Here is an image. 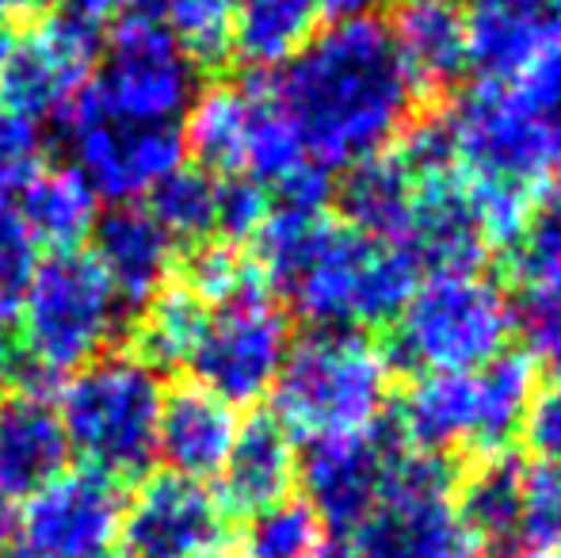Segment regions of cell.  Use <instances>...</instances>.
<instances>
[{
  "label": "cell",
  "mask_w": 561,
  "mask_h": 558,
  "mask_svg": "<svg viewBox=\"0 0 561 558\" xmlns=\"http://www.w3.org/2000/svg\"><path fill=\"white\" fill-rule=\"evenodd\" d=\"M272 84L302 135L306 157L325 172L390 153L421 112V96L378 15L333 20Z\"/></svg>",
  "instance_id": "6da1fadb"
},
{
  "label": "cell",
  "mask_w": 561,
  "mask_h": 558,
  "mask_svg": "<svg viewBox=\"0 0 561 558\" xmlns=\"http://www.w3.org/2000/svg\"><path fill=\"white\" fill-rule=\"evenodd\" d=\"M393 367L359 329H313L290 344L272 387V418L295 440L355 436L378 429L390 406Z\"/></svg>",
  "instance_id": "7a4b0ae2"
},
{
  "label": "cell",
  "mask_w": 561,
  "mask_h": 558,
  "mask_svg": "<svg viewBox=\"0 0 561 558\" xmlns=\"http://www.w3.org/2000/svg\"><path fill=\"white\" fill-rule=\"evenodd\" d=\"M516 337L512 291L489 272H432L390 321L386 360L393 372H478Z\"/></svg>",
  "instance_id": "3957f363"
},
{
  "label": "cell",
  "mask_w": 561,
  "mask_h": 558,
  "mask_svg": "<svg viewBox=\"0 0 561 558\" xmlns=\"http://www.w3.org/2000/svg\"><path fill=\"white\" fill-rule=\"evenodd\" d=\"M164 387L161 375L130 352H104L69 375L54 406L66 452L84 470L123 482L138 478L157 455Z\"/></svg>",
  "instance_id": "277c9868"
},
{
  "label": "cell",
  "mask_w": 561,
  "mask_h": 558,
  "mask_svg": "<svg viewBox=\"0 0 561 558\" xmlns=\"http://www.w3.org/2000/svg\"><path fill=\"white\" fill-rule=\"evenodd\" d=\"M123 298L115 283L84 249L46 253L35 261L15 306L20 356L35 375H73L112 352L123 329Z\"/></svg>",
  "instance_id": "5b68a950"
},
{
  "label": "cell",
  "mask_w": 561,
  "mask_h": 558,
  "mask_svg": "<svg viewBox=\"0 0 561 558\" xmlns=\"http://www.w3.org/2000/svg\"><path fill=\"white\" fill-rule=\"evenodd\" d=\"M421 269L401 246L367 241L340 218L325 230L321 246L287 280L279 295L313 329H375L390 326L421 283Z\"/></svg>",
  "instance_id": "8992f818"
},
{
  "label": "cell",
  "mask_w": 561,
  "mask_h": 558,
  "mask_svg": "<svg viewBox=\"0 0 561 558\" xmlns=\"http://www.w3.org/2000/svg\"><path fill=\"white\" fill-rule=\"evenodd\" d=\"M352 544L363 558H478L481 544L455 509L450 459L413 452L398 440L382 501Z\"/></svg>",
  "instance_id": "52a82bcc"
},
{
  "label": "cell",
  "mask_w": 561,
  "mask_h": 558,
  "mask_svg": "<svg viewBox=\"0 0 561 558\" xmlns=\"http://www.w3.org/2000/svg\"><path fill=\"white\" fill-rule=\"evenodd\" d=\"M550 123L512 81H478L447 112L455 169L470 184L542 192L550 172Z\"/></svg>",
  "instance_id": "ba28073f"
},
{
  "label": "cell",
  "mask_w": 561,
  "mask_h": 558,
  "mask_svg": "<svg viewBox=\"0 0 561 558\" xmlns=\"http://www.w3.org/2000/svg\"><path fill=\"white\" fill-rule=\"evenodd\" d=\"M195 69L153 8L118 15L84 104L126 123H176L195 100Z\"/></svg>",
  "instance_id": "9c48e42d"
},
{
  "label": "cell",
  "mask_w": 561,
  "mask_h": 558,
  "mask_svg": "<svg viewBox=\"0 0 561 558\" xmlns=\"http://www.w3.org/2000/svg\"><path fill=\"white\" fill-rule=\"evenodd\" d=\"M96 27L69 12L27 15L0 35V112L15 119H66L96 73Z\"/></svg>",
  "instance_id": "30bf717a"
},
{
  "label": "cell",
  "mask_w": 561,
  "mask_h": 558,
  "mask_svg": "<svg viewBox=\"0 0 561 558\" xmlns=\"http://www.w3.org/2000/svg\"><path fill=\"white\" fill-rule=\"evenodd\" d=\"M290 344V314L272 287H256L222 306H207L187 367L199 387L215 390L237 410L272 395Z\"/></svg>",
  "instance_id": "8fae6325"
},
{
  "label": "cell",
  "mask_w": 561,
  "mask_h": 558,
  "mask_svg": "<svg viewBox=\"0 0 561 558\" xmlns=\"http://www.w3.org/2000/svg\"><path fill=\"white\" fill-rule=\"evenodd\" d=\"M69 169L115 207L138 203L184 164V138L176 123H126L77 100L66 119Z\"/></svg>",
  "instance_id": "7c38bea8"
},
{
  "label": "cell",
  "mask_w": 561,
  "mask_h": 558,
  "mask_svg": "<svg viewBox=\"0 0 561 558\" xmlns=\"http://www.w3.org/2000/svg\"><path fill=\"white\" fill-rule=\"evenodd\" d=\"M118 482L96 470H61L20 509V558H92L118 536Z\"/></svg>",
  "instance_id": "4fadbf2b"
},
{
  "label": "cell",
  "mask_w": 561,
  "mask_h": 558,
  "mask_svg": "<svg viewBox=\"0 0 561 558\" xmlns=\"http://www.w3.org/2000/svg\"><path fill=\"white\" fill-rule=\"evenodd\" d=\"M123 558H207L226 539V513L203 482L149 475L118 513Z\"/></svg>",
  "instance_id": "5bb4252c"
},
{
  "label": "cell",
  "mask_w": 561,
  "mask_h": 558,
  "mask_svg": "<svg viewBox=\"0 0 561 558\" xmlns=\"http://www.w3.org/2000/svg\"><path fill=\"white\" fill-rule=\"evenodd\" d=\"M393 447H398V436L390 432L382 436V424L370 432H355V436L313 440L306 447V455L298 459V486L321 528L336 532L340 539L363 528V521L382 501Z\"/></svg>",
  "instance_id": "9a60e30c"
},
{
  "label": "cell",
  "mask_w": 561,
  "mask_h": 558,
  "mask_svg": "<svg viewBox=\"0 0 561 558\" xmlns=\"http://www.w3.org/2000/svg\"><path fill=\"white\" fill-rule=\"evenodd\" d=\"M401 249L413 257L421 276L432 272H473L493 253L481 234L470 187L458 172L416 180L413 215H409Z\"/></svg>",
  "instance_id": "2e32d148"
},
{
  "label": "cell",
  "mask_w": 561,
  "mask_h": 558,
  "mask_svg": "<svg viewBox=\"0 0 561 558\" xmlns=\"http://www.w3.org/2000/svg\"><path fill=\"white\" fill-rule=\"evenodd\" d=\"M298 440L272 413H256L237 429L233 447L218 467V505L229 516L252 521L264 509L295 498L298 490Z\"/></svg>",
  "instance_id": "e0dca14e"
},
{
  "label": "cell",
  "mask_w": 561,
  "mask_h": 558,
  "mask_svg": "<svg viewBox=\"0 0 561 558\" xmlns=\"http://www.w3.org/2000/svg\"><path fill=\"white\" fill-rule=\"evenodd\" d=\"M416 96H444L470 73V12L458 0H398L386 20Z\"/></svg>",
  "instance_id": "ac0fdd59"
},
{
  "label": "cell",
  "mask_w": 561,
  "mask_h": 558,
  "mask_svg": "<svg viewBox=\"0 0 561 558\" xmlns=\"http://www.w3.org/2000/svg\"><path fill=\"white\" fill-rule=\"evenodd\" d=\"M66 470V436L54 406L38 390L0 398V513L15 516L23 501Z\"/></svg>",
  "instance_id": "d6986e66"
},
{
  "label": "cell",
  "mask_w": 561,
  "mask_h": 558,
  "mask_svg": "<svg viewBox=\"0 0 561 558\" xmlns=\"http://www.w3.org/2000/svg\"><path fill=\"white\" fill-rule=\"evenodd\" d=\"M92 257L115 283L126 306H141L153 298L176 269V241L169 238L149 207L123 203L112 207L92 226Z\"/></svg>",
  "instance_id": "ffe728a7"
},
{
  "label": "cell",
  "mask_w": 561,
  "mask_h": 558,
  "mask_svg": "<svg viewBox=\"0 0 561 558\" xmlns=\"http://www.w3.org/2000/svg\"><path fill=\"white\" fill-rule=\"evenodd\" d=\"M241 429L237 410L199 383H180L164 390L161 421H157V455L169 463L172 475L203 478L218 475L233 436Z\"/></svg>",
  "instance_id": "44dd1931"
},
{
  "label": "cell",
  "mask_w": 561,
  "mask_h": 558,
  "mask_svg": "<svg viewBox=\"0 0 561 558\" xmlns=\"http://www.w3.org/2000/svg\"><path fill=\"white\" fill-rule=\"evenodd\" d=\"M260 100H264V81H218L210 89L195 92L184 119V153L195 157L203 172L226 180L244 176L249 164L252 130H256Z\"/></svg>",
  "instance_id": "7402d4cb"
},
{
  "label": "cell",
  "mask_w": 561,
  "mask_h": 558,
  "mask_svg": "<svg viewBox=\"0 0 561 558\" xmlns=\"http://www.w3.org/2000/svg\"><path fill=\"white\" fill-rule=\"evenodd\" d=\"M398 440L413 452L450 459L478 447V383L473 372L416 375L398 406Z\"/></svg>",
  "instance_id": "603a6c76"
},
{
  "label": "cell",
  "mask_w": 561,
  "mask_h": 558,
  "mask_svg": "<svg viewBox=\"0 0 561 558\" xmlns=\"http://www.w3.org/2000/svg\"><path fill=\"white\" fill-rule=\"evenodd\" d=\"M413 172L398 161L393 149L347 164L340 172V180H333V203L340 223L359 234V238L382 241V246H401L409 215H413Z\"/></svg>",
  "instance_id": "cb8c5ba5"
},
{
  "label": "cell",
  "mask_w": 561,
  "mask_h": 558,
  "mask_svg": "<svg viewBox=\"0 0 561 558\" xmlns=\"http://www.w3.org/2000/svg\"><path fill=\"white\" fill-rule=\"evenodd\" d=\"M527 463L512 452L481 455L462 478H455V509L481 547H508L524 539Z\"/></svg>",
  "instance_id": "d4e9b609"
},
{
  "label": "cell",
  "mask_w": 561,
  "mask_h": 558,
  "mask_svg": "<svg viewBox=\"0 0 561 558\" xmlns=\"http://www.w3.org/2000/svg\"><path fill=\"white\" fill-rule=\"evenodd\" d=\"M15 218L27 230L31 246L46 253L81 249L96 226V195L73 169H50L46 164L15 200Z\"/></svg>",
  "instance_id": "484cf974"
},
{
  "label": "cell",
  "mask_w": 561,
  "mask_h": 558,
  "mask_svg": "<svg viewBox=\"0 0 561 558\" xmlns=\"http://www.w3.org/2000/svg\"><path fill=\"white\" fill-rule=\"evenodd\" d=\"M318 0H233V58L260 73L295 61L321 31Z\"/></svg>",
  "instance_id": "4316f807"
},
{
  "label": "cell",
  "mask_w": 561,
  "mask_h": 558,
  "mask_svg": "<svg viewBox=\"0 0 561 558\" xmlns=\"http://www.w3.org/2000/svg\"><path fill=\"white\" fill-rule=\"evenodd\" d=\"M478 383V447L473 455L512 452V440L524 429V418L539 395V360L531 352L508 349L473 372Z\"/></svg>",
  "instance_id": "83f0119b"
},
{
  "label": "cell",
  "mask_w": 561,
  "mask_h": 558,
  "mask_svg": "<svg viewBox=\"0 0 561 558\" xmlns=\"http://www.w3.org/2000/svg\"><path fill=\"white\" fill-rule=\"evenodd\" d=\"M550 43L554 38L539 12H527V8H473L470 12V69H478L481 81H512Z\"/></svg>",
  "instance_id": "f1b7e54d"
},
{
  "label": "cell",
  "mask_w": 561,
  "mask_h": 558,
  "mask_svg": "<svg viewBox=\"0 0 561 558\" xmlns=\"http://www.w3.org/2000/svg\"><path fill=\"white\" fill-rule=\"evenodd\" d=\"M207 321V306L192 295L187 287H180L176 280H169L153 298L141 303V314L134 321V349L130 356H138L153 372H169V367H187L199 341V329Z\"/></svg>",
  "instance_id": "f546056e"
},
{
  "label": "cell",
  "mask_w": 561,
  "mask_h": 558,
  "mask_svg": "<svg viewBox=\"0 0 561 558\" xmlns=\"http://www.w3.org/2000/svg\"><path fill=\"white\" fill-rule=\"evenodd\" d=\"M149 210L176 246L218 238V176L199 164H180L149 192Z\"/></svg>",
  "instance_id": "4dcf8cb0"
},
{
  "label": "cell",
  "mask_w": 561,
  "mask_h": 558,
  "mask_svg": "<svg viewBox=\"0 0 561 558\" xmlns=\"http://www.w3.org/2000/svg\"><path fill=\"white\" fill-rule=\"evenodd\" d=\"M157 15L195 73H215L233 58V0H161Z\"/></svg>",
  "instance_id": "1f68e13d"
},
{
  "label": "cell",
  "mask_w": 561,
  "mask_h": 558,
  "mask_svg": "<svg viewBox=\"0 0 561 558\" xmlns=\"http://www.w3.org/2000/svg\"><path fill=\"white\" fill-rule=\"evenodd\" d=\"M325 544V528L302 498H287L249 521L244 555L249 558H310Z\"/></svg>",
  "instance_id": "d6a6232c"
},
{
  "label": "cell",
  "mask_w": 561,
  "mask_h": 558,
  "mask_svg": "<svg viewBox=\"0 0 561 558\" xmlns=\"http://www.w3.org/2000/svg\"><path fill=\"white\" fill-rule=\"evenodd\" d=\"M516 333L531 344V356H561V269L531 272L516 280L512 295Z\"/></svg>",
  "instance_id": "836d02e7"
},
{
  "label": "cell",
  "mask_w": 561,
  "mask_h": 558,
  "mask_svg": "<svg viewBox=\"0 0 561 558\" xmlns=\"http://www.w3.org/2000/svg\"><path fill=\"white\" fill-rule=\"evenodd\" d=\"M512 276H531V272L561 269V184L539 192L535 210L527 218L524 234L512 246Z\"/></svg>",
  "instance_id": "e575fe53"
},
{
  "label": "cell",
  "mask_w": 561,
  "mask_h": 558,
  "mask_svg": "<svg viewBox=\"0 0 561 558\" xmlns=\"http://www.w3.org/2000/svg\"><path fill=\"white\" fill-rule=\"evenodd\" d=\"M46 169L38 127L0 112V207H15L20 192Z\"/></svg>",
  "instance_id": "d590c367"
},
{
  "label": "cell",
  "mask_w": 561,
  "mask_h": 558,
  "mask_svg": "<svg viewBox=\"0 0 561 558\" xmlns=\"http://www.w3.org/2000/svg\"><path fill=\"white\" fill-rule=\"evenodd\" d=\"M272 215V192L249 176L218 180V238L244 246Z\"/></svg>",
  "instance_id": "8d00e7d4"
},
{
  "label": "cell",
  "mask_w": 561,
  "mask_h": 558,
  "mask_svg": "<svg viewBox=\"0 0 561 558\" xmlns=\"http://www.w3.org/2000/svg\"><path fill=\"white\" fill-rule=\"evenodd\" d=\"M524 539L527 544H554V539H561V463L527 467Z\"/></svg>",
  "instance_id": "74e56055"
},
{
  "label": "cell",
  "mask_w": 561,
  "mask_h": 558,
  "mask_svg": "<svg viewBox=\"0 0 561 558\" xmlns=\"http://www.w3.org/2000/svg\"><path fill=\"white\" fill-rule=\"evenodd\" d=\"M35 261V246L15 218V207H0V321L15 314Z\"/></svg>",
  "instance_id": "f35d334b"
},
{
  "label": "cell",
  "mask_w": 561,
  "mask_h": 558,
  "mask_svg": "<svg viewBox=\"0 0 561 558\" xmlns=\"http://www.w3.org/2000/svg\"><path fill=\"white\" fill-rule=\"evenodd\" d=\"M519 436L539 463H561V387L539 390L524 418Z\"/></svg>",
  "instance_id": "ab89813d"
},
{
  "label": "cell",
  "mask_w": 561,
  "mask_h": 558,
  "mask_svg": "<svg viewBox=\"0 0 561 558\" xmlns=\"http://www.w3.org/2000/svg\"><path fill=\"white\" fill-rule=\"evenodd\" d=\"M66 12L69 15H77V20H84V23H104V20H118V15H126V12H134V8H141L146 0H66Z\"/></svg>",
  "instance_id": "60d3db41"
},
{
  "label": "cell",
  "mask_w": 561,
  "mask_h": 558,
  "mask_svg": "<svg viewBox=\"0 0 561 558\" xmlns=\"http://www.w3.org/2000/svg\"><path fill=\"white\" fill-rule=\"evenodd\" d=\"M386 0H318L325 20H355V15H375V8H382Z\"/></svg>",
  "instance_id": "b9f144b4"
},
{
  "label": "cell",
  "mask_w": 561,
  "mask_h": 558,
  "mask_svg": "<svg viewBox=\"0 0 561 558\" xmlns=\"http://www.w3.org/2000/svg\"><path fill=\"white\" fill-rule=\"evenodd\" d=\"M20 344L8 337V329L0 326V398L12 390V383H15V372H20Z\"/></svg>",
  "instance_id": "7bdbcfd3"
},
{
  "label": "cell",
  "mask_w": 561,
  "mask_h": 558,
  "mask_svg": "<svg viewBox=\"0 0 561 558\" xmlns=\"http://www.w3.org/2000/svg\"><path fill=\"white\" fill-rule=\"evenodd\" d=\"M310 558H363V555L355 551L352 539H325V544H321Z\"/></svg>",
  "instance_id": "ee69618b"
},
{
  "label": "cell",
  "mask_w": 561,
  "mask_h": 558,
  "mask_svg": "<svg viewBox=\"0 0 561 558\" xmlns=\"http://www.w3.org/2000/svg\"><path fill=\"white\" fill-rule=\"evenodd\" d=\"M473 8H527V12H539L547 8V0H473Z\"/></svg>",
  "instance_id": "f6af8a7d"
},
{
  "label": "cell",
  "mask_w": 561,
  "mask_h": 558,
  "mask_svg": "<svg viewBox=\"0 0 561 558\" xmlns=\"http://www.w3.org/2000/svg\"><path fill=\"white\" fill-rule=\"evenodd\" d=\"M46 8V0H0V12L12 15H38Z\"/></svg>",
  "instance_id": "bcb514c9"
},
{
  "label": "cell",
  "mask_w": 561,
  "mask_h": 558,
  "mask_svg": "<svg viewBox=\"0 0 561 558\" xmlns=\"http://www.w3.org/2000/svg\"><path fill=\"white\" fill-rule=\"evenodd\" d=\"M550 164L561 169V112L554 115V123H550Z\"/></svg>",
  "instance_id": "7dc6e473"
},
{
  "label": "cell",
  "mask_w": 561,
  "mask_h": 558,
  "mask_svg": "<svg viewBox=\"0 0 561 558\" xmlns=\"http://www.w3.org/2000/svg\"><path fill=\"white\" fill-rule=\"evenodd\" d=\"M207 558H249L244 551H226V547H218V551H210Z\"/></svg>",
  "instance_id": "c3c4849f"
},
{
  "label": "cell",
  "mask_w": 561,
  "mask_h": 558,
  "mask_svg": "<svg viewBox=\"0 0 561 558\" xmlns=\"http://www.w3.org/2000/svg\"><path fill=\"white\" fill-rule=\"evenodd\" d=\"M554 379H558V387H561V356L554 360Z\"/></svg>",
  "instance_id": "681fc988"
},
{
  "label": "cell",
  "mask_w": 561,
  "mask_h": 558,
  "mask_svg": "<svg viewBox=\"0 0 561 558\" xmlns=\"http://www.w3.org/2000/svg\"><path fill=\"white\" fill-rule=\"evenodd\" d=\"M516 558H550V555H539V551H524V555H516Z\"/></svg>",
  "instance_id": "f907efd6"
},
{
  "label": "cell",
  "mask_w": 561,
  "mask_h": 558,
  "mask_svg": "<svg viewBox=\"0 0 561 558\" xmlns=\"http://www.w3.org/2000/svg\"><path fill=\"white\" fill-rule=\"evenodd\" d=\"M550 558H561V539H554V555H550Z\"/></svg>",
  "instance_id": "816d5d0a"
},
{
  "label": "cell",
  "mask_w": 561,
  "mask_h": 558,
  "mask_svg": "<svg viewBox=\"0 0 561 558\" xmlns=\"http://www.w3.org/2000/svg\"><path fill=\"white\" fill-rule=\"evenodd\" d=\"M92 558H123V555H112V551H104V555H92Z\"/></svg>",
  "instance_id": "f5cc1de1"
}]
</instances>
